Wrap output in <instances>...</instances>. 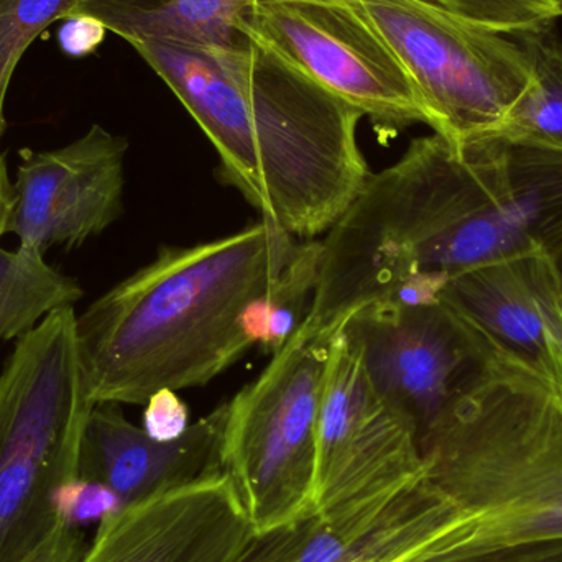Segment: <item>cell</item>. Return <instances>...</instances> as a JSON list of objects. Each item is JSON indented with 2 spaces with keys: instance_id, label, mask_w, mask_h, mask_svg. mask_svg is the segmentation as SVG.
<instances>
[{
  "instance_id": "7c38bea8",
  "label": "cell",
  "mask_w": 562,
  "mask_h": 562,
  "mask_svg": "<svg viewBox=\"0 0 562 562\" xmlns=\"http://www.w3.org/2000/svg\"><path fill=\"white\" fill-rule=\"evenodd\" d=\"M256 537L221 472L125 505L78 562H239Z\"/></svg>"
},
{
  "instance_id": "83f0119b",
  "label": "cell",
  "mask_w": 562,
  "mask_h": 562,
  "mask_svg": "<svg viewBox=\"0 0 562 562\" xmlns=\"http://www.w3.org/2000/svg\"><path fill=\"white\" fill-rule=\"evenodd\" d=\"M554 269H557L558 279H560L562 288V249L558 250L553 256Z\"/></svg>"
},
{
  "instance_id": "6da1fadb",
  "label": "cell",
  "mask_w": 562,
  "mask_h": 562,
  "mask_svg": "<svg viewBox=\"0 0 562 562\" xmlns=\"http://www.w3.org/2000/svg\"><path fill=\"white\" fill-rule=\"evenodd\" d=\"M220 155L217 175L296 239L327 233L369 178L366 115L249 35L236 46L135 43Z\"/></svg>"
},
{
  "instance_id": "9a60e30c",
  "label": "cell",
  "mask_w": 562,
  "mask_h": 562,
  "mask_svg": "<svg viewBox=\"0 0 562 562\" xmlns=\"http://www.w3.org/2000/svg\"><path fill=\"white\" fill-rule=\"evenodd\" d=\"M454 518V508L423 475L389 497L301 521L283 562H405L435 543Z\"/></svg>"
},
{
  "instance_id": "ffe728a7",
  "label": "cell",
  "mask_w": 562,
  "mask_h": 562,
  "mask_svg": "<svg viewBox=\"0 0 562 562\" xmlns=\"http://www.w3.org/2000/svg\"><path fill=\"white\" fill-rule=\"evenodd\" d=\"M81 0H0V140L7 128L5 99L13 72L33 40L72 15Z\"/></svg>"
},
{
  "instance_id": "ba28073f",
  "label": "cell",
  "mask_w": 562,
  "mask_h": 562,
  "mask_svg": "<svg viewBox=\"0 0 562 562\" xmlns=\"http://www.w3.org/2000/svg\"><path fill=\"white\" fill-rule=\"evenodd\" d=\"M246 33L360 109L383 137L426 124L402 63L349 0H259Z\"/></svg>"
},
{
  "instance_id": "484cf974",
  "label": "cell",
  "mask_w": 562,
  "mask_h": 562,
  "mask_svg": "<svg viewBox=\"0 0 562 562\" xmlns=\"http://www.w3.org/2000/svg\"><path fill=\"white\" fill-rule=\"evenodd\" d=\"M86 548L88 543L82 530L58 525L52 537L23 562H78Z\"/></svg>"
},
{
  "instance_id": "9c48e42d",
  "label": "cell",
  "mask_w": 562,
  "mask_h": 562,
  "mask_svg": "<svg viewBox=\"0 0 562 562\" xmlns=\"http://www.w3.org/2000/svg\"><path fill=\"white\" fill-rule=\"evenodd\" d=\"M423 475L415 423L375 392L359 352L339 330L327 350L317 413V514L389 497Z\"/></svg>"
},
{
  "instance_id": "5b68a950",
  "label": "cell",
  "mask_w": 562,
  "mask_h": 562,
  "mask_svg": "<svg viewBox=\"0 0 562 562\" xmlns=\"http://www.w3.org/2000/svg\"><path fill=\"white\" fill-rule=\"evenodd\" d=\"M75 307L16 340L0 370V562H23L58 527L56 488L78 475L92 405L82 385Z\"/></svg>"
},
{
  "instance_id": "8fae6325",
  "label": "cell",
  "mask_w": 562,
  "mask_h": 562,
  "mask_svg": "<svg viewBox=\"0 0 562 562\" xmlns=\"http://www.w3.org/2000/svg\"><path fill=\"white\" fill-rule=\"evenodd\" d=\"M127 150V138L99 124L55 150L22 148L7 234L45 256L104 233L124 211Z\"/></svg>"
},
{
  "instance_id": "4316f807",
  "label": "cell",
  "mask_w": 562,
  "mask_h": 562,
  "mask_svg": "<svg viewBox=\"0 0 562 562\" xmlns=\"http://www.w3.org/2000/svg\"><path fill=\"white\" fill-rule=\"evenodd\" d=\"M12 180L9 177V165H7V155L0 154V239L7 234V221H9L10 210H12Z\"/></svg>"
},
{
  "instance_id": "30bf717a",
  "label": "cell",
  "mask_w": 562,
  "mask_h": 562,
  "mask_svg": "<svg viewBox=\"0 0 562 562\" xmlns=\"http://www.w3.org/2000/svg\"><path fill=\"white\" fill-rule=\"evenodd\" d=\"M340 330L375 392L415 423L419 445L492 350L491 339L442 301L370 304Z\"/></svg>"
},
{
  "instance_id": "cb8c5ba5",
  "label": "cell",
  "mask_w": 562,
  "mask_h": 562,
  "mask_svg": "<svg viewBox=\"0 0 562 562\" xmlns=\"http://www.w3.org/2000/svg\"><path fill=\"white\" fill-rule=\"evenodd\" d=\"M142 428L157 441H175L190 428V409L175 390H158L145 403Z\"/></svg>"
},
{
  "instance_id": "8992f818",
  "label": "cell",
  "mask_w": 562,
  "mask_h": 562,
  "mask_svg": "<svg viewBox=\"0 0 562 562\" xmlns=\"http://www.w3.org/2000/svg\"><path fill=\"white\" fill-rule=\"evenodd\" d=\"M329 346L291 337L227 402L221 462L256 535L316 510V428Z\"/></svg>"
},
{
  "instance_id": "3957f363",
  "label": "cell",
  "mask_w": 562,
  "mask_h": 562,
  "mask_svg": "<svg viewBox=\"0 0 562 562\" xmlns=\"http://www.w3.org/2000/svg\"><path fill=\"white\" fill-rule=\"evenodd\" d=\"M422 451L426 482L456 514L432 548L479 553L562 538V342L533 362L492 342Z\"/></svg>"
},
{
  "instance_id": "7402d4cb",
  "label": "cell",
  "mask_w": 562,
  "mask_h": 562,
  "mask_svg": "<svg viewBox=\"0 0 562 562\" xmlns=\"http://www.w3.org/2000/svg\"><path fill=\"white\" fill-rule=\"evenodd\" d=\"M124 507L122 498L108 485L79 475L63 482L53 494V512L58 525L78 530L99 525Z\"/></svg>"
},
{
  "instance_id": "7a4b0ae2",
  "label": "cell",
  "mask_w": 562,
  "mask_h": 562,
  "mask_svg": "<svg viewBox=\"0 0 562 562\" xmlns=\"http://www.w3.org/2000/svg\"><path fill=\"white\" fill-rule=\"evenodd\" d=\"M297 246L262 217L210 243L161 247L76 316L89 402L145 405L158 390L180 392L220 376L254 346L247 311Z\"/></svg>"
},
{
  "instance_id": "52a82bcc",
  "label": "cell",
  "mask_w": 562,
  "mask_h": 562,
  "mask_svg": "<svg viewBox=\"0 0 562 562\" xmlns=\"http://www.w3.org/2000/svg\"><path fill=\"white\" fill-rule=\"evenodd\" d=\"M412 79L426 125L452 144L497 132L531 85L517 40L431 0H349Z\"/></svg>"
},
{
  "instance_id": "603a6c76",
  "label": "cell",
  "mask_w": 562,
  "mask_h": 562,
  "mask_svg": "<svg viewBox=\"0 0 562 562\" xmlns=\"http://www.w3.org/2000/svg\"><path fill=\"white\" fill-rule=\"evenodd\" d=\"M405 562H562V538L531 541L479 553L425 548Z\"/></svg>"
},
{
  "instance_id": "e0dca14e",
  "label": "cell",
  "mask_w": 562,
  "mask_h": 562,
  "mask_svg": "<svg viewBox=\"0 0 562 562\" xmlns=\"http://www.w3.org/2000/svg\"><path fill=\"white\" fill-rule=\"evenodd\" d=\"M81 284L45 262V256L25 247H0V342L19 340L48 314L75 307Z\"/></svg>"
},
{
  "instance_id": "44dd1931",
  "label": "cell",
  "mask_w": 562,
  "mask_h": 562,
  "mask_svg": "<svg viewBox=\"0 0 562 562\" xmlns=\"http://www.w3.org/2000/svg\"><path fill=\"white\" fill-rule=\"evenodd\" d=\"M436 5L504 35L553 29L562 0H431Z\"/></svg>"
},
{
  "instance_id": "4fadbf2b",
  "label": "cell",
  "mask_w": 562,
  "mask_h": 562,
  "mask_svg": "<svg viewBox=\"0 0 562 562\" xmlns=\"http://www.w3.org/2000/svg\"><path fill=\"white\" fill-rule=\"evenodd\" d=\"M227 402L175 441H157L128 422L121 405L92 408L79 448L78 475L101 482L125 505L223 472L221 445Z\"/></svg>"
},
{
  "instance_id": "277c9868",
  "label": "cell",
  "mask_w": 562,
  "mask_h": 562,
  "mask_svg": "<svg viewBox=\"0 0 562 562\" xmlns=\"http://www.w3.org/2000/svg\"><path fill=\"white\" fill-rule=\"evenodd\" d=\"M409 226L423 269L449 280L524 254L562 249V150L492 132L405 154Z\"/></svg>"
},
{
  "instance_id": "ac0fdd59",
  "label": "cell",
  "mask_w": 562,
  "mask_h": 562,
  "mask_svg": "<svg viewBox=\"0 0 562 562\" xmlns=\"http://www.w3.org/2000/svg\"><path fill=\"white\" fill-rule=\"evenodd\" d=\"M531 66V85L497 132L562 150V42L553 29L514 35Z\"/></svg>"
},
{
  "instance_id": "5bb4252c",
  "label": "cell",
  "mask_w": 562,
  "mask_h": 562,
  "mask_svg": "<svg viewBox=\"0 0 562 562\" xmlns=\"http://www.w3.org/2000/svg\"><path fill=\"white\" fill-rule=\"evenodd\" d=\"M439 301L521 359L533 362L551 344L562 342V288L548 254H524L458 273Z\"/></svg>"
},
{
  "instance_id": "2e32d148",
  "label": "cell",
  "mask_w": 562,
  "mask_h": 562,
  "mask_svg": "<svg viewBox=\"0 0 562 562\" xmlns=\"http://www.w3.org/2000/svg\"><path fill=\"white\" fill-rule=\"evenodd\" d=\"M259 0H81L86 13L109 32L135 43L236 46L246 42L247 23Z\"/></svg>"
},
{
  "instance_id": "d4e9b609",
  "label": "cell",
  "mask_w": 562,
  "mask_h": 562,
  "mask_svg": "<svg viewBox=\"0 0 562 562\" xmlns=\"http://www.w3.org/2000/svg\"><path fill=\"white\" fill-rule=\"evenodd\" d=\"M61 22L63 25L58 30L59 46L66 55L75 58L94 53L109 32L101 20L86 13H72Z\"/></svg>"
},
{
  "instance_id": "d6986e66",
  "label": "cell",
  "mask_w": 562,
  "mask_h": 562,
  "mask_svg": "<svg viewBox=\"0 0 562 562\" xmlns=\"http://www.w3.org/2000/svg\"><path fill=\"white\" fill-rule=\"evenodd\" d=\"M319 257V243H300L276 283L250 304L246 330L254 346L273 356L300 329L316 290Z\"/></svg>"
}]
</instances>
